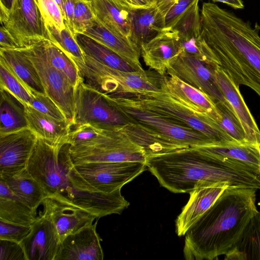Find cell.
<instances>
[{"label":"cell","instance_id":"cell-22","mask_svg":"<svg viewBox=\"0 0 260 260\" xmlns=\"http://www.w3.org/2000/svg\"><path fill=\"white\" fill-rule=\"evenodd\" d=\"M217 84L224 97L237 115L244 132L246 141L260 143V130L245 104L239 87L218 66L215 69Z\"/></svg>","mask_w":260,"mask_h":260},{"label":"cell","instance_id":"cell-27","mask_svg":"<svg viewBox=\"0 0 260 260\" xmlns=\"http://www.w3.org/2000/svg\"><path fill=\"white\" fill-rule=\"evenodd\" d=\"M115 52L125 59L139 66L140 48L130 39L116 35L96 21L95 24L83 34Z\"/></svg>","mask_w":260,"mask_h":260},{"label":"cell","instance_id":"cell-4","mask_svg":"<svg viewBox=\"0 0 260 260\" xmlns=\"http://www.w3.org/2000/svg\"><path fill=\"white\" fill-rule=\"evenodd\" d=\"M146 165L160 184L173 193L217 183L260 189V176L219 163L194 147L149 156Z\"/></svg>","mask_w":260,"mask_h":260},{"label":"cell","instance_id":"cell-50","mask_svg":"<svg viewBox=\"0 0 260 260\" xmlns=\"http://www.w3.org/2000/svg\"><path fill=\"white\" fill-rule=\"evenodd\" d=\"M224 255V259L226 260H245L244 254L236 246L231 249Z\"/></svg>","mask_w":260,"mask_h":260},{"label":"cell","instance_id":"cell-40","mask_svg":"<svg viewBox=\"0 0 260 260\" xmlns=\"http://www.w3.org/2000/svg\"><path fill=\"white\" fill-rule=\"evenodd\" d=\"M71 131L67 143L71 146H89L97 142L104 135L106 129L94 127L89 124L77 126Z\"/></svg>","mask_w":260,"mask_h":260},{"label":"cell","instance_id":"cell-36","mask_svg":"<svg viewBox=\"0 0 260 260\" xmlns=\"http://www.w3.org/2000/svg\"><path fill=\"white\" fill-rule=\"evenodd\" d=\"M0 88L11 92L23 103L29 105L31 90L18 77L11 67L0 56Z\"/></svg>","mask_w":260,"mask_h":260},{"label":"cell","instance_id":"cell-7","mask_svg":"<svg viewBox=\"0 0 260 260\" xmlns=\"http://www.w3.org/2000/svg\"><path fill=\"white\" fill-rule=\"evenodd\" d=\"M113 104L129 122L137 123L167 139L181 148L203 146L216 142L200 132L125 101L110 97Z\"/></svg>","mask_w":260,"mask_h":260},{"label":"cell","instance_id":"cell-24","mask_svg":"<svg viewBox=\"0 0 260 260\" xmlns=\"http://www.w3.org/2000/svg\"><path fill=\"white\" fill-rule=\"evenodd\" d=\"M28 127L37 136L51 145L67 143L72 131V124L43 114L28 105H25Z\"/></svg>","mask_w":260,"mask_h":260},{"label":"cell","instance_id":"cell-13","mask_svg":"<svg viewBox=\"0 0 260 260\" xmlns=\"http://www.w3.org/2000/svg\"><path fill=\"white\" fill-rule=\"evenodd\" d=\"M217 67H213L183 52L169 62L167 73L201 90L215 105L222 103L230 105L217 84L215 73Z\"/></svg>","mask_w":260,"mask_h":260},{"label":"cell","instance_id":"cell-47","mask_svg":"<svg viewBox=\"0 0 260 260\" xmlns=\"http://www.w3.org/2000/svg\"><path fill=\"white\" fill-rule=\"evenodd\" d=\"M0 48L8 49L21 48L8 30L2 25H1L0 28Z\"/></svg>","mask_w":260,"mask_h":260},{"label":"cell","instance_id":"cell-11","mask_svg":"<svg viewBox=\"0 0 260 260\" xmlns=\"http://www.w3.org/2000/svg\"><path fill=\"white\" fill-rule=\"evenodd\" d=\"M34 64L46 93L74 124L75 88L67 78L48 60L43 41L21 48Z\"/></svg>","mask_w":260,"mask_h":260},{"label":"cell","instance_id":"cell-48","mask_svg":"<svg viewBox=\"0 0 260 260\" xmlns=\"http://www.w3.org/2000/svg\"><path fill=\"white\" fill-rule=\"evenodd\" d=\"M178 0H157L156 8L157 10L158 18L162 23L164 28L165 17L171 8Z\"/></svg>","mask_w":260,"mask_h":260},{"label":"cell","instance_id":"cell-46","mask_svg":"<svg viewBox=\"0 0 260 260\" xmlns=\"http://www.w3.org/2000/svg\"><path fill=\"white\" fill-rule=\"evenodd\" d=\"M76 0H63L64 19L65 25L76 37L74 28V14Z\"/></svg>","mask_w":260,"mask_h":260},{"label":"cell","instance_id":"cell-18","mask_svg":"<svg viewBox=\"0 0 260 260\" xmlns=\"http://www.w3.org/2000/svg\"><path fill=\"white\" fill-rule=\"evenodd\" d=\"M61 240L50 218L43 212L31 225V231L20 244L27 260H55Z\"/></svg>","mask_w":260,"mask_h":260},{"label":"cell","instance_id":"cell-5","mask_svg":"<svg viewBox=\"0 0 260 260\" xmlns=\"http://www.w3.org/2000/svg\"><path fill=\"white\" fill-rule=\"evenodd\" d=\"M82 81L110 97L159 90L164 76L150 69L129 73L106 66L84 54V61L73 59Z\"/></svg>","mask_w":260,"mask_h":260},{"label":"cell","instance_id":"cell-35","mask_svg":"<svg viewBox=\"0 0 260 260\" xmlns=\"http://www.w3.org/2000/svg\"><path fill=\"white\" fill-rule=\"evenodd\" d=\"M245 260H260V212H257L246 225L236 246Z\"/></svg>","mask_w":260,"mask_h":260},{"label":"cell","instance_id":"cell-49","mask_svg":"<svg viewBox=\"0 0 260 260\" xmlns=\"http://www.w3.org/2000/svg\"><path fill=\"white\" fill-rule=\"evenodd\" d=\"M134 9H148L156 6L157 0H131Z\"/></svg>","mask_w":260,"mask_h":260},{"label":"cell","instance_id":"cell-44","mask_svg":"<svg viewBox=\"0 0 260 260\" xmlns=\"http://www.w3.org/2000/svg\"><path fill=\"white\" fill-rule=\"evenodd\" d=\"M197 1L178 0L171 8L165 17L164 30H171Z\"/></svg>","mask_w":260,"mask_h":260},{"label":"cell","instance_id":"cell-2","mask_svg":"<svg viewBox=\"0 0 260 260\" xmlns=\"http://www.w3.org/2000/svg\"><path fill=\"white\" fill-rule=\"evenodd\" d=\"M70 148L69 143L51 145L38 138L26 169L47 196L56 197L98 218L120 214L129 205L121 189L111 193L94 189L75 169Z\"/></svg>","mask_w":260,"mask_h":260},{"label":"cell","instance_id":"cell-42","mask_svg":"<svg viewBox=\"0 0 260 260\" xmlns=\"http://www.w3.org/2000/svg\"><path fill=\"white\" fill-rule=\"evenodd\" d=\"M47 25L54 26L59 31L66 28L61 10L54 0H37Z\"/></svg>","mask_w":260,"mask_h":260},{"label":"cell","instance_id":"cell-52","mask_svg":"<svg viewBox=\"0 0 260 260\" xmlns=\"http://www.w3.org/2000/svg\"><path fill=\"white\" fill-rule=\"evenodd\" d=\"M0 9L9 10L13 6L16 0H0Z\"/></svg>","mask_w":260,"mask_h":260},{"label":"cell","instance_id":"cell-1","mask_svg":"<svg viewBox=\"0 0 260 260\" xmlns=\"http://www.w3.org/2000/svg\"><path fill=\"white\" fill-rule=\"evenodd\" d=\"M201 21L219 68L238 86H247L260 97V26L210 2L203 4Z\"/></svg>","mask_w":260,"mask_h":260},{"label":"cell","instance_id":"cell-53","mask_svg":"<svg viewBox=\"0 0 260 260\" xmlns=\"http://www.w3.org/2000/svg\"><path fill=\"white\" fill-rule=\"evenodd\" d=\"M120 5L127 9H134L131 0H114Z\"/></svg>","mask_w":260,"mask_h":260},{"label":"cell","instance_id":"cell-19","mask_svg":"<svg viewBox=\"0 0 260 260\" xmlns=\"http://www.w3.org/2000/svg\"><path fill=\"white\" fill-rule=\"evenodd\" d=\"M98 220L66 237L55 260H103L101 239L96 232Z\"/></svg>","mask_w":260,"mask_h":260},{"label":"cell","instance_id":"cell-33","mask_svg":"<svg viewBox=\"0 0 260 260\" xmlns=\"http://www.w3.org/2000/svg\"><path fill=\"white\" fill-rule=\"evenodd\" d=\"M0 179L21 201L36 212L47 197L43 188L26 169L12 177Z\"/></svg>","mask_w":260,"mask_h":260},{"label":"cell","instance_id":"cell-54","mask_svg":"<svg viewBox=\"0 0 260 260\" xmlns=\"http://www.w3.org/2000/svg\"><path fill=\"white\" fill-rule=\"evenodd\" d=\"M56 4L58 6L62 12L64 18V8H63V0H54Z\"/></svg>","mask_w":260,"mask_h":260},{"label":"cell","instance_id":"cell-26","mask_svg":"<svg viewBox=\"0 0 260 260\" xmlns=\"http://www.w3.org/2000/svg\"><path fill=\"white\" fill-rule=\"evenodd\" d=\"M76 40L84 54L106 66L129 73H141L145 71L142 66L125 59L85 35L77 34Z\"/></svg>","mask_w":260,"mask_h":260},{"label":"cell","instance_id":"cell-37","mask_svg":"<svg viewBox=\"0 0 260 260\" xmlns=\"http://www.w3.org/2000/svg\"><path fill=\"white\" fill-rule=\"evenodd\" d=\"M47 27L51 42L71 58L84 61V54L77 42L76 37L72 34L67 27L61 31L54 26L47 25Z\"/></svg>","mask_w":260,"mask_h":260},{"label":"cell","instance_id":"cell-6","mask_svg":"<svg viewBox=\"0 0 260 260\" xmlns=\"http://www.w3.org/2000/svg\"><path fill=\"white\" fill-rule=\"evenodd\" d=\"M118 97L181 125L192 128L214 141H236L209 116L189 108L161 88L158 91Z\"/></svg>","mask_w":260,"mask_h":260},{"label":"cell","instance_id":"cell-32","mask_svg":"<svg viewBox=\"0 0 260 260\" xmlns=\"http://www.w3.org/2000/svg\"><path fill=\"white\" fill-rule=\"evenodd\" d=\"M0 56L32 91L46 93L34 64L21 48H0Z\"/></svg>","mask_w":260,"mask_h":260},{"label":"cell","instance_id":"cell-30","mask_svg":"<svg viewBox=\"0 0 260 260\" xmlns=\"http://www.w3.org/2000/svg\"><path fill=\"white\" fill-rule=\"evenodd\" d=\"M0 89V135L28 127L26 104L7 89Z\"/></svg>","mask_w":260,"mask_h":260},{"label":"cell","instance_id":"cell-28","mask_svg":"<svg viewBox=\"0 0 260 260\" xmlns=\"http://www.w3.org/2000/svg\"><path fill=\"white\" fill-rule=\"evenodd\" d=\"M157 13L156 6L148 9L129 10L131 40L140 48L164 30Z\"/></svg>","mask_w":260,"mask_h":260},{"label":"cell","instance_id":"cell-8","mask_svg":"<svg viewBox=\"0 0 260 260\" xmlns=\"http://www.w3.org/2000/svg\"><path fill=\"white\" fill-rule=\"evenodd\" d=\"M74 127L89 124L106 130H117L129 122L109 96L89 87L82 79L74 93Z\"/></svg>","mask_w":260,"mask_h":260},{"label":"cell","instance_id":"cell-9","mask_svg":"<svg viewBox=\"0 0 260 260\" xmlns=\"http://www.w3.org/2000/svg\"><path fill=\"white\" fill-rule=\"evenodd\" d=\"M70 156L74 165L90 162H145L147 155L141 146L133 142L119 128L108 130L97 143L86 146H71Z\"/></svg>","mask_w":260,"mask_h":260},{"label":"cell","instance_id":"cell-17","mask_svg":"<svg viewBox=\"0 0 260 260\" xmlns=\"http://www.w3.org/2000/svg\"><path fill=\"white\" fill-rule=\"evenodd\" d=\"M43 213L48 216L61 242L68 235L93 223L95 215L56 197L47 196L42 201Z\"/></svg>","mask_w":260,"mask_h":260},{"label":"cell","instance_id":"cell-3","mask_svg":"<svg viewBox=\"0 0 260 260\" xmlns=\"http://www.w3.org/2000/svg\"><path fill=\"white\" fill-rule=\"evenodd\" d=\"M256 190L227 188L184 235V258L212 260L236 246L258 212Z\"/></svg>","mask_w":260,"mask_h":260},{"label":"cell","instance_id":"cell-23","mask_svg":"<svg viewBox=\"0 0 260 260\" xmlns=\"http://www.w3.org/2000/svg\"><path fill=\"white\" fill-rule=\"evenodd\" d=\"M161 89L192 110L218 123L221 116L215 104L205 93L175 76H164Z\"/></svg>","mask_w":260,"mask_h":260},{"label":"cell","instance_id":"cell-51","mask_svg":"<svg viewBox=\"0 0 260 260\" xmlns=\"http://www.w3.org/2000/svg\"><path fill=\"white\" fill-rule=\"evenodd\" d=\"M214 3L221 2L234 9H242L244 8L242 0H210Z\"/></svg>","mask_w":260,"mask_h":260},{"label":"cell","instance_id":"cell-25","mask_svg":"<svg viewBox=\"0 0 260 260\" xmlns=\"http://www.w3.org/2000/svg\"><path fill=\"white\" fill-rule=\"evenodd\" d=\"M90 1L99 23L113 34L131 40V9L124 8L114 0Z\"/></svg>","mask_w":260,"mask_h":260},{"label":"cell","instance_id":"cell-39","mask_svg":"<svg viewBox=\"0 0 260 260\" xmlns=\"http://www.w3.org/2000/svg\"><path fill=\"white\" fill-rule=\"evenodd\" d=\"M96 22L90 0H76L74 14V28L76 35L83 34Z\"/></svg>","mask_w":260,"mask_h":260},{"label":"cell","instance_id":"cell-29","mask_svg":"<svg viewBox=\"0 0 260 260\" xmlns=\"http://www.w3.org/2000/svg\"><path fill=\"white\" fill-rule=\"evenodd\" d=\"M37 217L36 212L21 201L0 179V219L30 226Z\"/></svg>","mask_w":260,"mask_h":260},{"label":"cell","instance_id":"cell-16","mask_svg":"<svg viewBox=\"0 0 260 260\" xmlns=\"http://www.w3.org/2000/svg\"><path fill=\"white\" fill-rule=\"evenodd\" d=\"M199 1L193 4L171 30L177 34L183 52L216 67L217 59L202 36Z\"/></svg>","mask_w":260,"mask_h":260},{"label":"cell","instance_id":"cell-21","mask_svg":"<svg viewBox=\"0 0 260 260\" xmlns=\"http://www.w3.org/2000/svg\"><path fill=\"white\" fill-rule=\"evenodd\" d=\"M228 187H231L228 184L217 183L197 188L190 191L188 201L176 220L177 235L184 236Z\"/></svg>","mask_w":260,"mask_h":260},{"label":"cell","instance_id":"cell-14","mask_svg":"<svg viewBox=\"0 0 260 260\" xmlns=\"http://www.w3.org/2000/svg\"><path fill=\"white\" fill-rule=\"evenodd\" d=\"M194 147L219 163L260 176V143L215 142Z\"/></svg>","mask_w":260,"mask_h":260},{"label":"cell","instance_id":"cell-43","mask_svg":"<svg viewBox=\"0 0 260 260\" xmlns=\"http://www.w3.org/2000/svg\"><path fill=\"white\" fill-rule=\"evenodd\" d=\"M31 231L27 226L0 219V239L20 243Z\"/></svg>","mask_w":260,"mask_h":260},{"label":"cell","instance_id":"cell-38","mask_svg":"<svg viewBox=\"0 0 260 260\" xmlns=\"http://www.w3.org/2000/svg\"><path fill=\"white\" fill-rule=\"evenodd\" d=\"M216 106L221 116L218 123L220 127L235 141L247 142L242 126L231 106L222 103L217 104Z\"/></svg>","mask_w":260,"mask_h":260},{"label":"cell","instance_id":"cell-10","mask_svg":"<svg viewBox=\"0 0 260 260\" xmlns=\"http://www.w3.org/2000/svg\"><path fill=\"white\" fill-rule=\"evenodd\" d=\"M0 19L1 25L21 48L40 41H50L37 0H16L11 9H0Z\"/></svg>","mask_w":260,"mask_h":260},{"label":"cell","instance_id":"cell-45","mask_svg":"<svg viewBox=\"0 0 260 260\" xmlns=\"http://www.w3.org/2000/svg\"><path fill=\"white\" fill-rule=\"evenodd\" d=\"M0 260H27L20 243L0 239Z\"/></svg>","mask_w":260,"mask_h":260},{"label":"cell","instance_id":"cell-41","mask_svg":"<svg viewBox=\"0 0 260 260\" xmlns=\"http://www.w3.org/2000/svg\"><path fill=\"white\" fill-rule=\"evenodd\" d=\"M28 105L48 116L60 120H68L61 110L46 93L32 91Z\"/></svg>","mask_w":260,"mask_h":260},{"label":"cell","instance_id":"cell-20","mask_svg":"<svg viewBox=\"0 0 260 260\" xmlns=\"http://www.w3.org/2000/svg\"><path fill=\"white\" fill-rule=\"evenodd\" d=\"M140 51L146 66L165 76L169 62L179 55L183 50L177 34L172 30L164 29L142 45Z\"/></svg>","mask_w":260,"mask_h":260},{"label":"cell","instance_id":"cell-34","mask_svg":"<svg viewBox=\"0 0 260 260\" xmlns=\"http://www.w3.org/2000/svg\"><path fill=\"white\" fill-rule=\"evenodd\" d=\"M43 44L50 64L60 71L76 88L81 78L74 61L50 41H43Z\"/></svg>","mask_w":260,"mask_h":260},{"label":"cell","instance_id":"cell-31","mask_svg":"<svg viewBox=\"0 0 260 260\" xmlns=\"http://www.w3.org/2000/svg\"><path fill=\"white\" fill-rule=\"evenodd\" d=\"M120 129L133 142L142 147L148 157L181 149L167 139L137 123L129 122Z\"/></svg>","mask_w":260,"mask_h":260},{"label":"cell","instance_id":"cell-15","mask_svg":"<svg viewBox=\"0 0 260 260\" xmlns=\"http://www.w3.org/2000/svg\"><path fill=\"white\" fill-rule=\"evenodd\" d=\"M37 141L28 127L0 135V178L12 177L26 169Z\"/></svg>","mask_w":260,"mask_h":260},{"label":"cell","instance_id":"cell-12","mask_svg":"<svg viewBox=\"0 0 260 260\" xmlns=\"http://www.w3.org/2000/svg\"><path fill=\"white\" fill-rule=\"evenodd\" d=\"M74 166L94 189L105 193L121 189L147 168L141 162H90Z\"/></svg>","mask_w":260,"mask_h":260}]
</instances>
